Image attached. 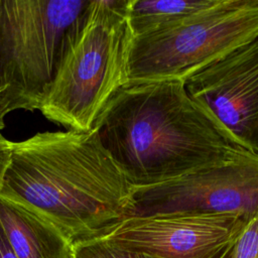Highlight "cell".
Returning a JSON list of instances; mask_svg holds the SVG:
<instances>
[{"label": "cell", "instance_id": "cell-1", "mask_svg": "<svg viewBox=\"0 0 258 258\" xmlns=\"http://www.w3.org/2000/svg\"><path fill=\"white\" fill-rule=\"evenodd\" d=\"M0 198L42 218L74 244L128 216L131 185L95 129L45 131L11 141Z\"/></svg>", "mask_w": 258, "mask_h": 258}, {"label": "cell", "instance_id": "cell-2", "mask_svg": "<svg viewBox=\"0 0 258 258\" xmlns=\"http://www.w3.org/2000/svg\"><path fill=\"white\" fill-rule=\"evenodd\" d=\"M94 129L131 186L173 179L244 148L179 81L126 84Z\"/></svg>", "mask_w": 258, "mask_h": 258}, {"label": "cell", "instance_id": "cell-3", "mask_svg": "<svg viewBox=\"0 0 258 258\" xmlns=\"http://www.w3.org/2000/svg\"><path fill=\"white\" fill-rule=\"evenodd\" d=\"M128 0L90 1L68 31L51 82L37 110L69 130L89 132L113 96L128 82L133 38Z\"/></svg>", "mask_w": 258, "mask_h": 258}, {"label": "cell", "instance_id": "cell-4", "mask_svg": "<svg viewBox=\"0 0 258 258\" xmlns=\"http://www.w3.org/2000/svg\"><path fill=\"white\" fill-rule=\"evenodd\" d=\"M258 38V0L212 5L132 38L127 84L179 81Z\"/></svg>", "mask_w": 258, "mask_h": 258}, {"label": "cell", "instance_id": "cell-5", "mask_svg": "<svg viewBox=\"0 0 258 258\" xmlns=\"http://www.w3.org/2000/svg\"><path fill=\"white\" fill-rule=\"evenodd\" d=\"M89 0H0V85L37 100L49 85L64 38Z\"/></svg>", "mask_w": 258, "mask_h": 258}, {"label": "cell", "instance_id": "cell-6", "mask_svg": "<svg viewBox=\"0 0 258 258\" xmlns=\"http://www.w3.org/2000/svg\"><path fill=\"white\" fill-rule=\"evenodd\" d=\"M258 213V154L242 148L227 158L173 179L131 186L127 217Z\"/></svg>", "mask_w": 258, "mask_h": 258}, {"label": "cell", "instance_id": "cell-7", "mask_svg": "<svg viewBox=\"0 0 258 258\" xmlns=\"http://www.w3.org/2000/svg\"><path fill=\"white\" fill-rule=\"evenodd\" d=\"M247 221L238 215L130 216L99 236L149 258H201L235 241Z\"/></svg>", "mask_w": 258, "mask_h": 258}, {"label": "cell", "instance_id": "cell-8", "mask_svg": "<svg viewBox=\"0 0 258 258\" xmlns=\"http://www.w3.org/2000/svg\"><path fill=\"white\" fill-rule=\"evenodd\" d=\"M184 86L242 147L258 154V38L202 70Z\"/></svg>", "mask_w": 258, "mask_h": 258}, {"label": "cell", "instance_id": "cell-9", "mask_svg": "<svg viewBox=\"0 0 258 258\" xmlns=\"http://www.w3.org/2000/svg\"><path fill=\"white\" fill-rule=\"evenodd\" d=\"M0 225L18 258H74L73 243L55 227L1 198Z\"/></svg>", "mask_w": 258, "mask_h": 258}, {"label": "cell", "instance_id": "cell-10", "mask_svg": "<svg viewBox=\"0 0 258 258\" xmlns=\"http://www.w3.org/2000/svg\"><path fill=\"white\" fill-rule=\"evenodd\" d=\"M216 0H128L127 19L133 37L157 30L212 5Z\"/></svg>", "mask_w": 258, "mask_h": 258}, {"label": "cell", "instance_id": "cell-11", "mask_svg": "<svg viewBox=\"0 0 258 258\" xmlns=\"http://www.w3.org/2000/svg\"><path fill=\"white\" fill-rule=\"evenodd\" d=\"M74 258H149L120 248L97 235L73 244Z\"/></svg>", "mask_w": 258, "mask_h": 258}, {"label": "cell", "instance_id": "cell-12", "mask_svg": "<svg viewBox=\"0 0 258 258\" xmlns=\"http://www.w3.org/2000/svg\"><path fill=\"white\" fill-rule=\"evenodd\" d=\"M231 258H258V213L247 221L238 235Z\"/></svg>", "mask_w": 258, "mask_h": 258}, {"label": "cell", "instance_id": "cell-13", "mask_svg": "<svg viewBox=\"0 0 258 258\" xmlns=\"http://www.w3.org/2000/svg\"><path fill=\"white\" fill-rule=\"evenodd\" d=\"M18 109L36 110L35 104L10 85H0V130L4 128V119L10 112Z\"/></svg>", "mask_w": 258, "mask_h": 258}, {"label": "cell", "instance_id": "cell-14", "mask_svg": "<svg viewBox=\"0 0 258 258\" xmlns=\"http://www.w3.org/2000/svg\"><path fill=\"white\" fill-rule=\"evenodd\" d=\"M10 150H11V141L6 139L0 133V184L2 182L6 167L9 162Z\"/></svg>", "mask_w": 258, "mask_h": 258}, {"label": "cell", "instance_id": "cell-15", "mask_svg": "<svg viewBox=\"0 0 258 258\" xmlns=\"http://www.w3.org/2000/svg\"><path fill=\"white\" fill-rule=\"evenodd\" d=\"M0 258H18L0 225Z\"/></svg>", "mask_w": 258, "mask_h": 258}, {"label": "cell", "instance_id": "cell-16", "mask_svg": "<svg viewBox=\"0 0 258 258\" xmlns=\"http://www.w3.org/2000/svg\"><path fill=\"white\" fill-rule=\"evenodd\" d=\"M234 242L235 241L225 244L215 250H212L211 252L205 254L201 258H231V253H232V248H233Z\"/></svg>", "mask_w": 258, "mask_h": 258}]
</instances>
